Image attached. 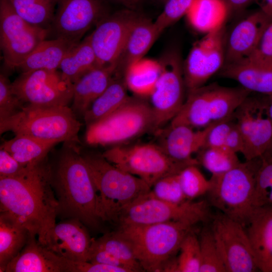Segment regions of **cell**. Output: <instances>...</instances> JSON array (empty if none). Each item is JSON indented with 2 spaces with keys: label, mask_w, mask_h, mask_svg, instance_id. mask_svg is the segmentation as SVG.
Returning <instances> with one entry per match:
<instances>
[{
  "label": "cell",
  "mask_w": 272,
  "mask_h": 272,
  "mask_svg": "<svg viewBox=\"0 0 272 272\" xmlns=\"http://www.w3.org/2000/svg\"><path fill=\"white\" fill-rule=\"evenodd\" d=\"M197 154L198 164L213 175L224 173L241 162L237 153L225 147L203 148Z\"/></svg>",
  "instance_id": "35"
},
{
  "label": "cell",
  "mask_w": 272,
  "mask_h": 272,
  "mask_svg": "<svg viewBox=\"0 0 272 272\" xmlns=\"http://www.w3.org/2000/svg\"><path fill=\"white\" fill-rule=\"evenodd\" d=\"M30 234L12 217L0 214V271L22 250Z\"/></svg>",
  "instance_id": "31"
},
{
  "label": "cell",
  "mask_w": 272,
  "mask_h": 272,
  "mask_svg": "<svg viewBox=\"0 0 272 272\" xmlns=\"http://www.w3.org/2000/svg\"><path fill=\"white\" fill-rule=\"evenodd\" d=\"M220 75L237 82L251 93L272 95V64L248 62L225 64Z\"/></svg>",
  "instance_id": "25"
},
{
  "label": "cell",
  "mask_w": 272,
  "mask_h": 272,
  "mask_svg": "<svg viewBox=\"0 0 272 272\" xmlns=\"http://www.w3.org/2000/svg\"><path fill=\"white\" fill-rule=\"evenodd\" d=\"M224 27L206 34L196 41L183 62V76L187 91L205 85L225 62Z\"/></svg>",
  "instance_id": "16"
},
{
  "label": "cell",
  "mask_w": 272,
  "mask_h": 272,
  "mask_svg": "<svg viewBox=\"0 0 272 272\" xmlns=\"http://www.w3.org/2000/svg\"><path fill=\"white\" fill-rule=\"evenodd\" d=\"M120 3L127 9L135 10L143 0H114Z\"/></svg>",
  "instance_id": "51"
},
{
  "label": "cell",
  "mask_w": 272,
  "mask_h": 272,
  "mask_svg": "<svg viewBox=\"0 0 272 272\" xmlns=\"http://www.w3.org/2000/svg\"><path fill=\"white\" fill-rule=\"evenodd\" d=\"M81 126L68 106L27 104L15 113L0 121V132L11 131L42 141L58 143H80Z\"/></svg>",
  "instance_id": "4"
},
{
  "label": "cell",
  "mask_w": 272,
  "mask_h": 272,
  "mask_svg": "<svg viewBox=\"0 0 272 272\" xmlns=\"http://www.w3.org/2000/svg\"><path fill=\"white\" fill-rule=\"evenodd\" d=\"M77 44L59 38L46 39L27 56L19 69L22 73L37 70H57L65 54Z\"/></svg>",
  "instance_id": "27"
},
{
  "label": "cell",
  "mask_w": 272,
  "mask_h": 272,
  "mask_svg": "<svg viewBox=\"0 0 272 272\" xmlns=\"http://www.w3.org/2000/svg\"><path fill=\"white\" fill-rule=\"evenodd\" d=\"M103 0H58L49 30L55 38L78 43L81 38L106 14Z\"/></svg>",
  "instance_id": "17"
},
{
  "label": "cell",
  "mask_w": 272,
  "mask_h": 272,
  "mask_svg": "<svg viewBox=\"0 0 272 272\" xmlns=\"http://www.w3.org/2000/svg\"><path fill=\"white\" fill-rule=\"evenodd\" d=\"M261 162L258 170L253 197V208L266 204L272 186V158L261 156Z\"/></svg>",
  "instance_id": "40"
},
{
  "label": "cell",
  "mask_w": 272,
  "mask_h": 272,
  "mask_svg": "<svg viewBox=\"0 0 272 272\" xmlns=\"http://www.w3.org/2000/svg\"><path fill=\"white\" fill-rule=\"evenodd\" d=\"M116 65L97 66L73 83L72 109L75 115L84 116L93 102L113 80Z\"/></svg>",
  "instance_id": "23"
},
{
  "label": "cell",
  "mask_w": 272,
  "mask_h": 272,
  "mask_svg": "<svg viewBox=\"0 0 272 272\" xmlns=\"http://www.w3.org/2000/svg\"><path fill=\"white\" fill-rule=\"evenodd\" d=\"M97 66V58L88 35L67 52L59 69L64 77L74 83Z\"/></svg>",
  "instance_id": "32"
},
{
  "label": "cell",
  "mask_w": 272,
  "mask_h": 272,
  "mask_svg": "<svg viewBox=\"0 0 272 272\" xmlns=\"http://www.w3.org/2000/svg\"><path fill=\"white\" fill-rule=\"evenodd\" d=\"M235 123L231 118L214 122L208 133L203 148L224 147L227 137Z\"/></svg>",
  "instance_id": "44"
},
{
  "label": "cell",
  "mask_w": 272,
  "mask_h": 272,
  "mask_svg": "<svg viewBox=\"0 0 272 272\" xmlns=\"http://www.w3.org/2000/svg\"><path fill=\"white\" fill-rule=\"evenodd\" d=\"M161 72L156 86L149 96L154 119L155 132L174 118L184 101L186 89L183 62L176 49L168 50L160 59Z\"/></svg>",
  "instance_id": "10"
},
{
  "label": "cell",
  "mask_w": 272,
  "mask_h": 272,
  "mask_svg": "<svg viewBox=\"0 0 272 272\" xmlns=\"http://www.w3.org/2000/svg\"><path fill=\"white\" fill-rule=\"evenodd\" d=\"M226 3L229 13L238 12L245 9L254 0H224Z\"/></svg>",
  "instance_id": "49"
},
{
  "label": "cell",
  "mask_w": 272,
  "mask_h": 272,
  "mask_svg": "<svg viewBox=\"0 0 272 272\" xmlns=\"http://www.w3.org/2000/svg\"><path fill=\"white\" fill-rule=\"evenodd\" d=\"M102 154L118 168L143 179L151 188L159 179L178 174L190 165L172 160L157 144L115 146Z\"/></svg>",
  "instance_id": "8"
},
{
  "label": "cell",
  "mask_w": 272,
  "mask_h": 272,
  "mask_svg": "<svg viewBox=\"0 0 272 272\" xmlns=\"http://www.w3.org/2000/svg\"><path fill=\"white\" fill-rule=\"evenodd\" d=\"M65 143L54 175L52 173L59 214L97 228L103 221L96 187L76 144Z\"/></svg>",
  "instance_id": "2"
},
{
  "label": "cell",
  "mask_w": 272,
  "mask_h": 272,
  "mask_svg": "<svg viewBox=\"0 0 272 272\" xmlns=\"http://www.w3.org/2000/svg\"><path fill=\"white\" fill-rule=\"evenodd\" d=\"M161 33L154 22L142 16L128 37L116 63L115 75L123 77L127 67L133 62L144 58Z\"/></svg>",
  "instance_id": "24"
},
{
  "label": "cell",
  "mask_w": 272,
  "mask_h": 272,
  "mask_svg": "<svg viewBox=\"0 0 272 272\" xmlns=\"http://www.w3.org/2000/svg\"><path fill=\"white\" fill-rule=\"evenodd\" d=\"M271 20L258 9L238 22L226 36L225 64L246 60Z\"/></svg>",
  "instance_id": "19"
},
{
  "label": "cell",
  "mask_w": 272,
  "mask_h": 272,
  "mask_svg": "<svg viewBox=\"0 0 272 272\" xmlns=\"http://www.w3.org/2000/svg\"><path fill=\"white\" fill-rule=\"evenodd\" d=\"M261 157L240 162L231 170L212 175L209 204L245 228L253 210V197Z\"/></svg>",
  "instance_id": "6"
},
{
  "label": "cell",
  "mask_w": 272,
  "mask_h": 272,
  "mask_svg": "<svg viewBox=\"0 0 272 272\" xmlns=\"http://www.w3.org/2000/svg\"><path fill=\"white\" fill-rule=\"evenodd\" d=\"M72 264L30 235L22 250L2 272H72Z\"/></svg>",
  "instance_id": "20"
},
{
  "label": "cell",
  "mask_w": 272,
  "mask_h": 272,
  "mask_svg": "<svg viewBox=\"0 0 272 272\" xmlns=\"http://www.w3.org/2000/svg\"><path fill=\"white\" fill-rule=\"evenodd\" d=\"M57 143L46 142L25 135H15L1 146L15 160L24 166L37 165L45 159Z\"/></svg>",
  "instance_id": "30"
},
{
  "label": "cell",
  "mask_w": 272,
  "mask_h": 272,
  "mask_svg": "<svg viewBox=\"0 0 272 272\" xmlns=\"http://www.w3.org/2000/svg\"><path fill=\"white\" fill-rule=\"evenodd\" d=\"M224 147L237 154V153H242L243 152V139L235 120L234 124L227 137Z\"/></svg>",
  "instance_id": "48"
},
{
  "label": "cell",
  "mask_w": 272,
  "mask_h": 272,
  "mask_svg": "<svg viewBox=\"0 0 272 272\" xmlns=\"http://www.w3.org/2000/svg\"><path fill=\"white\" fill-rule=\"evenodd\" d=\"M211 229L226 272L259 271L245 228L222 213L213 217Z\"/></svg>",
  "instance_id": "12"
},
{
  "label": "cell",
  "mask_w": 272,
  "mask_h": 272,
  "mask_svg": "<svg viewBox=\"0 0 272 272\" xmlns=\"http://www.w3.org/2000/svg\"><path fill=\"white\" fill-rule=\"evenodd\" d=\"M88 261L122 267L127 269L128 272H133L130 267L118 258L105 250L95 246L92 242Z\"/></svg>",
  "instance_id": "45"
},
{
  "label": "cell",
  "mask_w": 272,
  "mask_h": 272,
  "mask_svg": "<svg viewBox=\"0 0 272 272\" xmlns=\"http://www.w3.org/2000/svg\"><path fill=\"white\" fill-rule=\"evenodd\" d=\"M83 157L98 193L102 221L117 224L123 210L148 193L150 186L110 163L102 154L89 153Z\"/></svg>",
  "instance_id": "3"
},
{
  "label": "cell",
  "mask_w": 272,
  "mask_h": 272,
  "mask_svg": "<svg viewBox=\"0 0 272 272\" xmlns=\"http://www.w3.org/2000/svg\"><path fill=\"white\" fill-rule=\"evenodd\" d=\"M245 229L259 270L272 272V206L254 208Z\"/></svg>",
  "instance_id": "22"
},
{
  "label": "cell",
  "mask_w": 272,
  "mask_h": 272,
  "mask_svg": "<svg viewBox=\"0 0 272 272\" xmlns=\"http://www.w3.org/2000/svg\"><path fill=\"white\" fill-rule=\"evenodd\" d=\"M268 96H251L238 107L234 118L244 141L245 160L261 157L272 147V122L268 113Z\"/></svg>",
  "instance_id": "13"
},
{
  "label": "cell",
  "mask_w": 272,
  "mask_h": 272,
  "mask_svg": "<svg viewBox=\"0 0 272 272\" xmlns=\"http://www.w3.org/2000/svg\"><path fill=\"white\" fill-rule=\"evenodd\" d=\"M229 14L224 0H194L185 16L195 30L206 34L224 27Z\"/></svg>",
  "instance_id": "26"
},
{
  "label": "cell",
  "mask_w": 272,
  "mask_h": 272,
  "mask_svg": "<svg viewBox=\"0 0 272 272\" xmlns=\"http://www.w3.org/2000/svg\"><path fill=\"white\" fill-rule=\"evenodd\" d=\"M142 15L127 9L105 16L89 35L98 66L116 65L128 37Z\"/></svg>",
  "instance_id": "15"
},
{
  "label": "cell",
  "mask_w": 272,
  "mask_h": 272,
  "mask_svg": "<svg viewBox=\"0 0 272 272\" xmlns=\"http://www.w3.org/2000/svg\"><path fill=\"white\" fill-rule=\"evenodd\" d=\"M92 239L80 221L72 219L56 223L47 248L70 261H88Z\"/></svg>",
  "instance_id": "21"
},
{
  "label": "cell",
  "mask_w": 272,
  "mask_h": 272,
  "mask_svg": "<svg viewBox=\"0 0 272 272\" xmlns=\"http://www.w3.org/2000/svg\"><path fill=\"white\" fill-rule=\"evenodd\" d=\"M194 225L171 222L145 225H124L118 230L131 242L145 271H164L179 251L185 236Z\"/></svg>",
  "instance_id": "5"
},
{
  "label": "cell",
  "mask_w": 272,
  "mask_h": 272,
  "mask_svg": "<svg viewBox=\"0 0 272 272\" xmlns=\"http://www.w3.org/2000/svg\"><path fill=\"white\" fill-rule=\"evenodd\" d=\"M259 9L272 20V0H254Z\"/></svg>",
  "instance_id": "50"
},
{
  "label": "cell",
  "mask_w": 272,
  "mask_h": 272,
  "mask_svg": "<svg viewBox=\"0 0 272 272\" xmlns=\"http://www.w3.org/2000/svg\"><path fill=\"white\" fill-rule=\"evenodd\" d=\"M268 96V113L272 122V95ZM265 156L272 158V147L264 155Z\"/></svg>",
  "instance_id": "52"
},
{
  "label": "cell",
  "mask_w": 272,
  "mask_h": 272,
  "mask_svg": "<svg viewBox=\"0 0 272 272\" xmlns=\"http://www.w3.org/2000/svg\"><path fill=\"white\" fill-rule=\"evenodd\" d=\"M149 131L155 132L153 114L145 97L129 96L113 112L88 126L86 143L91 146L124 145Z\"/></svg>",
  "instance_id": "7"
},
{
  "label": "cell",
  "mask_w": 272,
  "mask_h": 272,
  "mask_svg": "<svg viewBox=\"0 0 272 272\" xmlns=\"http://www.w3.org/2000/svg\"><path fill=\"white\" fill-rule=\"evenodd\" d=\"M48 33L21 17L9 0H0V44L7 67L19 69Z\"/></svg>",
  "instance_id": "11"
},
{
  "label": "cell",
  "mask_w": 272,
  "mask_h": 272,
  "mask_svg": "<svg viewBox=\"0 0 272 272\" xmlns=\"http://www.w3.org/2000/svg\"><path fill=\"white\" fill-rule=\"evenodd\" d=\"M24 103L14 92L12 83L4 74L0 75V121L17 112Z\"/></svg>",
  "instance_id": "42"
},
{
  "label": "cell",
  "mask_w": 272,
  "mask_h": 272,
  "mask_svg": "<svg viewBox=\"0 0 272 272\" xmlns=\"http://www.w3.org/2000/svg\"><path fill=\"white\" fill-rule=\"evenodd\" d=\"M178 177L182 190L187 200L194 198L207 193L211 187L208 180L197 167V165L185 167L179 173Z\"/></svg>",
  "instance_id": "38"
},
{
  "label": "cell",
  "mask_w": 272,
  "mask_h": 272,
  "mask_svg": "<svg viewBox=\"0 0 272 272\" xmlns=\"http://www.w3.org/2000/svg\"><path fill=\"white\" fill-rule=\"evenodd\" d=\"M123 77L114 76L105 90L93 102L83 117L87 126L107 116L127 99Z\"/></svg>",
  "instance_id": "29"
},
{
  "label": "cell",
  "mask_w": 272,
  "mask_h": 272,
  "mask_svg": "<svg viewBox=\"0 0 272 272\" xmlns=\"http://www.w3.org/2000/svg\"><path fill=\"white\" fill-rule=\"evenodd\" d=\"M266 204L272 206V186L269 192Z\"/></svg>",
  "instance_id": "53"
},
{
  "label": "cell",
  "mask_w": 272,
  "mask_h": 272,
  "mask_svg": "<svg viewBox=\"0 0 272 272\" xmlns=\"http://www.w3.org/2000/svg\"><path fill=\"white\" fill-rule=\"evenodd\" d=\"M16 13L29 23L49 30L58 0H9Z\"/></svg>",
  "instance_id": "33"
},
{
  "label": "cell",
  "mask_w": 272,
  "mask_h": 272,
  "mask_svg": "<svg viewBox=\"0 0 272 272\" xmlns=\"http://www.w3.org/2000/svg\"><path fill=\"white\" fill-rule=\"evenodd\" d=\"M194 0H167L162 12L154 22L162 32L166 28L186 16Z\"/></svg>",
  "instance_id": "41"
},
{
  "label": "cell",
  "mask_w": 272,
  "mask_h": 272,
  "mask_svg": "<svg viewBox=\"0 0 272 272\" xmlns=\"http://www.w3.org/2000/svg\"><path fill=\"white\" fill-rule=\"evenodd\" d=\"M176 258L177 272H199L201 265L199 238L193 230L184 237Z\"/></svg>",
  "instance_id": "37"
},
{
  "label": "cell",
  "mask_w": 272,
  "mask_h": 272,
  "mask_svg": "<svg viewBox=\"0 0 272 272\" xmlns=\"http://www.w3.org/2000/svg\"><path fill=\"white\" fill-rule=\"evenodd\" d=\"M92 243L115 256L133 272L145 271L137 258L131 242L118 229L97 239L93 238Z\"/></svg>",
  "instance_id": "34"
},
{
  "label": "cell",
  "mask_w": 272,
  "mask_h": 272,
  "mask_svg": "<svg viewBox=\"0 0 272 272\" xmlns=\"http://www.w3.org/2000/svg\"><path fill=\"white\" fill-rule=\"evenodd\" d=\"M72 272H128L123 268L90 261H73Z\"/></svg>",
  "instance_id": "47"
},
{
  "label": "cell",
  "mask_w": 272,
  "mask_h": 272,
  "mask_svg": "<svg viewBox=\"0 0 272 272\" xmlns=\"http://www.w3.org/2000/svg\"><path fill=\"white\" fill-rule=\"evenodd\" d=\"M0 209L47 248L59 206L52 172L44 161L28 166L19 175L0 177Z\"/></svg>",
  "instance_id": "1"
},
{
  "label": "cell",
  "mask_w": 272,
  "mask_h": 272,
  "mask_svg": "<svg viewBox=\"0 0 272 272\" xmlns=\"http://www.w3.org/2000/svg\"><path fill=\"white\" fill-rule=\"evenodd\" d=\"M209 205L204 200L169 202L151 197L147 193L123 210L117 225H145L181 222L195 225L210 218Z\"/></svg>",
  "instance_id": "9"
},
{
  "label": "cell",
  "mask_w": 272,
  "mask_h": 272,
  "mask_svg": "<svg viewBox=\"0 0 272 272\" xmlns=\"http://www.w3.org/2000/svg\"><path fill=\"white\" fill-rule=\"evenodd\" d=\"M198 238L201 257L199 272H226L211 228H204Z\"/></svg>",
  "instance_id": "36"
},
{
  "label": "cell",
  "mask_w": 272,
  "mask_h": 272,
  "mask_svg": "<svg viewBox=\"0 0 272 272\" xmlns=\"http://www.w3.org/2000/svg\"><path fill=\"white\" fill-rule=\"evenodd\" d=\"M12 87L23 103L68 106L73 98V83L57 70L23 72L12 83Z\"/></svg>",
  "instance_id": "14"
},
{
  "label": "cell",
  "mask_w": 272,
  "mask_h": 272,
  "mask_svg": "<svg viewBox=\"0 0 272 272\" xmlns=\"http://www.w3.org/2000/svg\"><path fill=\"white\" fill-rule=\"evenodd\" d=\"M242 62L272 64V20L265 28L252 53Z\"/></svg>",
  "instance_id": "43"
},
{
  "label": "cell",
  "mask_w": 272,
  "mask_h": 272,
  "mask_svg": "<svg viewBox=\"0 0 272 272\" xmlns=\"http://www.w3.org/2000/svg\"><path fill=\"white\" fill-rule=\"evenodd\" d=\"M213 123L201 129L184 124H169L166 128L156 132L159 135L157 144L172 160L197 165L198 162L193 155L203 147Z\"/></svg>",
  "instance_id": "18"
},
{
  "label": "cell",
  "mask_w": 272,
  "mask_h": 272,
  "mask_svg": "<svg viewBox=\"0 0 272 272\" xmlns=\"http://www.w3.org/2000/svg\"><path fill=\"white\" fill-rule=\"evenodd\" d=\"M167 0H158L161 3L164 4Z\"/></svg>",
  "instance_id": "54"
},
{
  "label": "cell",
  "mask_w": 272,
  "mask_h": 272,
  "mask_svg": "<svg viewBox=\"0 0 272 272\" xmlns=\"http://www.w3.org/2000/svg\"><path fill=\"white\" fill-rule=\"evenodd\" d=\"M151 197L172 203L187 200L182 190L178 174L169 175L157 180L148 193Z\"/></svg>",
  "instance_id": "39"
},
{
  "label": "cell",
  "mask_w": 272,
  "mask_h": 272,
  "mask_svg": "<svg viewBox=\"0 0 272 272\" xmlns=\"http://www.w3.org/2000/svg\"><path fill=\"white\" fill-rule=\"evenodd\" d=\"M28 166H24L15 160L8 152L0 150V177H10L24 173Z\"/></svg>",
  "instance_id": "46"
},
{
  "label": "cell",
  "mask_w": 272,
  "mask_h": 272,
  "mask_svg": "<svg viewBox=\"0 0 272 272\" xmlns=\"http://www.w3.org/2000/svg\"><path fill=\"white\" fill-rule=\"evenodd\" d=\"M161 72L159 60L143 58L127 67L123 78L128 90L136 96L145 98L153 92Z\"/></svg>",
  "instance_id": "28"
}]
</instances>
